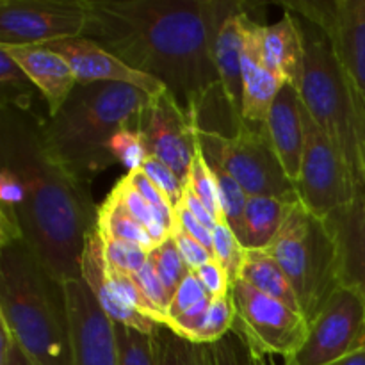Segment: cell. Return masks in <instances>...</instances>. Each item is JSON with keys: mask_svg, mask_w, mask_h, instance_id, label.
<instances>
[{"mask_svg": "<svg viewBox=\"0 0 365 365\" xmlns=\"http://www.w3.org/2000/svg\"><path fill=\"white\" fill-rule=\"evenodd\" d=\"M84 38L127 66L163 82L195 118L216 86V39L241 2L216 0H88Z\"/></svg>", "mask_w": 365, "mask_h": 365, "instance_id": "cell-1", "label": "cell"}, {"mask_svg": "<svg viewBox=\"0 0 365 365\" xmlns=\"http://www.w3.org/2000/svg\"><path fill=\"white\" fill-rule=\"evenodd\" d=\"M0 160L21 184L24 196L16 212L25 242L57 280L82 278V255L98 209L89 185L48 155L39 118L13 107L0 110Z\"/></svg>", "mask_w": 365, "mask_h": 365, "instance_id": "cell-2", "label": "cell"}, {"mask_svg": "<svg viewBox=\"0 0 365 365\" xmlns=\"http://www.w3.org/2000/svg\"><path fill=\"white\" fill-rule=\"evenodd\" d=\"M150 100L141 89L120 82L77 84L53 116L39 118L43 146L71 177L89 185L116 163L110 139L125 128L138 130Z\"/></svg>", "mask_w": 365, "mask_h": 365, "instance_id": "cell-3", "label": "cell"}, {"mask_svg": "<svg viewBox=\"0 0 365 365\" xmlns=\"http://www.w3.org/2000/svg\"><path fill=\"white\" fill-rule=\"evenodd\" d=\"M0 248V319L36 365H73L64 282L25 239Z\"/></svg>", "mask_w": 365, "mask_h": 365, "instance_id": "cell-4", "label": "cell"}, {"mask_svg": "<svg viewBox=\"0 0 365 365\" xmlns=\"http://www.w3.org/2000/svg\"><path fill=\"white\" fill-rule=\"evenodd\" d=\"M303 39L299 95L321 130L348 164L365 203V102L323 29L294 14Z\"/></svg>", "mask_w": 365, "mask_h": 365, "instance_id": "cell-5", "label": "cell"}, {"mask_svg": "<svg viewBox=\"0 0 365 365\" xmlns=\"http://www.w3.org/2000/svg\"><path fill=\"white\" fill-rule=\"evenodd\" d=\"M266 252L291 282L307 323L319 316L342 287V264L337 239L324 217L296 202Z\"/></svg>", "mask_w": 365, "mask_h": 365, "instance_id": "cell-6", "label": "cell"}, {"mask_svg": "<svg viewBox=\"0 0 365 365\" xmlns=\"http://www.w3.org/2000/svg\"><path fill=\"white\" fill-rule=\"evenodd\" d=\"M196 139L207 159L232 175L248 196L299 202L298 185L282 168L266 125H246L234 138L196 130Z\"/></svg>", "mask_w": 365, "mask_h": 365, "instance_id": "cell-7", "label": "cell"}, {"mask_svg": "<svg viewBox=\"0 0 365 365\" xmlns=\"http://www.w3.org/2000/svg\"><path fill=\"white\" fill-rule=\"evenodd\" d=\"M302 116L305 145L298 192L303 205L316 216L328 217L335 210L362 202L348 164L314 121L305 106L302 109Z\"/></svg>", "mask_w": 365, "mask_h": 365, "instance_id": "cell-8", "label": "cell"}, {"mask_svg": "<svg viewBox=\"0 0 365 365\" xmlns=\"http://www.w3.org/2000/svg\"><path fill=\"white\" fill-rule=\"evenodd\" d=\"M365 349V299L355 289L331 294L309 327L305 342L284 359V365H331Z\"/></svg>", "mask_w": 365, "mask_h": 365, "instance_id": "cell-9", "label": "cell"}, {"mask_svg": "<svg viewBox=\"0 0 365 365\" xmlns=\"http://www.w3.org/2000/svg\"><path fill=\"white\" fill-rule=\"evenodd\" d=\"M235 307L234 328L262 355L291 356L309 335L303 314L294 312L285 303L257 291L237 278L232 284Z\"/></svg>", "mask_w": 365, "mask_h": 365, "instance_id": "cell-10", "label": "cell"}, {"mask_svg": "<svg viewBox=\"0 0 365 365\" xmlns=\"http://www.w3.org/2000/svg\"><path fill=\"white\" fill-rule=\"evenodd\" d=\"M88 16V0H2L0 46L48 45L81 38Z\"/></svg>", "mask_w": 365, "mask_h": 365, "instance_id": "cell-11", "label": "cell"}, {"mask_svg": "<svg viewBox=\"0 0 365 365\" xmlns=\"http://www.w3.org/2000/svg\"><path fill=\"white\" fill-rule=\"evenodd\" d=\"M138 130L145 139L150 155L163 160L182 184H187L198 150L196 123L170 91L150 100L141 110Z\"/></svg>", "mask_w": 365, "mask_h": 365, "instance_id": "cell-12", "label": "cell"}, {"mask_svg": "<svg viewBox=\"0 0 365 365\" xmlns=\"http://www.w3.org/2000/svg\"><path fill=\"white\" fill-rule=\"evenodd\" d=\"M73 365H120L114 323L82 278L64 282Z\"/></svg>", "mask_w": 365, "mask_h": 365, "instance_id": "cell-13", "label": "cell"}, {"mask_svg": "<svg viewBox=\"0 0 365 365\" xmlns=\"http://www.w3.org/2000/svg\"><path fill=\"white\" fill-rule=\"evenodd\" d=\"M46 48L53 50L59 56L66 59L71 71L77 77L78 84H89V82H120L128 84L132 88H138L150 95L152 98L166 93V86L163 82L155 81L150 75L141 73L134 68L127 66L121 59H118L114 53L100 46L98 43L84 38H70L61 39V41L43 45Z\"/></svg>", "mask_w": 365, "mask_h": 365, "instance_id": "cell-14", "label": "cell"}, {"mask_svg": "<svg viewBox=\"0 0 365 365\" xmlns=\"http://www.w3.org/2000/svg\"><path fill=\"white\" fill-rule=\"evenodd\" d=\"M317 27L327 32L339 63L365 102V0H334L327 20Z\"/></svg>", "mask_w": 365, "mask_h": 365, "instance_id": "cell-15", "label": "cell"}, {"mask_svg": "<svg viewBox=\"0 0 365 365\" xmlns=\"http://www.w3.org/2000/svg\"><path fill=\"white\" fill-rule=\"evenodd\" d=\"M302 109L303 102L299 89L292 84H285L271 107L266 123L267 134H269L271 145L277 152L278 160L287 177L296 185L299 182L303 145H305Z\"/></svg>", "mask_w": 365, "mask_h": 365, "instance_id": "cell-16", "label": "cell"}, {"mask_svg": "<svg viewBox=\"0 0 365 365\" xmlns=\"http://www.w3.org/2000/svg\"><path fill=\"white\" fill-rule=\"evenodd\" d=\"M20 64L27 77L34 82L48 106V116H53L78 84L70 64L63 56L43 45L2 46Z\"/></svg>", "mask_w": 365, "mask_h": 365, "instance_id": "cell-17", "label": "cell"}, {"mask_svg": "<svg viewBox=\"0 0 365 365\" xmlns=\"http://www.w3.org/2000/svg\"><path fill=\"white\" fill-rule=\"evenodd\" d=\"M82 280L91 289L93 296L96 298L98 305L102 307V310L110 317L113 323L125 324V327L134 328V330L143 331L146 335L155 334L159 323H155L150 317L143 316V314L135 312L134 309L125 305L120 299V296L110 287L109 277H107V260L106 252H103V239L100 235V232L96 230V227L89 234L88 241H86L84 255H82Z\"/></svg>", "mask_w": 365, "mask_h": 365, "instance_id": "cell-18", "label": "cell"}, {"mask_svg": "<svg viewBox=\"0 0 365 365\" xmlns=\"http://www.w3.org/2000/svg\"><path fill=\"white\" fill-rule=\"evenodd\" d=\"M337 239L342 264V285L365 299V203L356 202L324 217Z\"/></svg>", "mask_w": 365, "mask_h": 365, "instance_id": "cell-19", "label": "cell"}, {"mask_svg": "<svg viewBox=\"0 0 365 365\" xmlns=\"http://www.w3.org/2000/svg\"><path fill=\"white\" fill-rule=\"evenodd\" d=\"M242 14L245 6L237 13L230 14L221 25L216 39V68L220 75V84L223 88L228 103L234 109L239 123L245 127L242 106H245V81H242V48H245V34H242Z\"/></svg>", "mask_w": 365, "mask_h": 365, "instance_id": "cell-20", "label": "cell"}, {"mask_svg": "<svg viewBox=\"0 0 365 365\" xmlns=\"http://www.w3.org/2000/svg\"><path fill=\"white\" fill-rule=\"evenodd\" d=\"M262 63L267 70L299 88L303 68V39L294 14L285 11L280 20L264 25Z\"/></svg>", "mask_w": 365, "mask_h": 365, "instance_id": "cell-21", "label": "cell"}, {"mask_svg": "<svg viewBox=\"0 0 365 365\" xmlns=\"http://www.w3.org/2000/svg\"><path fill=\"white\" fill-rule=\"evenodd\" d=\"M239 278L255 287L257 291L285 303L294 312L303 314L291 282L266 250H245Z\"/></svg>", "mask_w": 365, "mask_h": 365, "instance_id": "cell-22", "label": "cell"}, {"mask_svg": "<svg viewBox=\"0 0 365 365\" xmlns=\"http://www.w3.org/2000/svg\"><path fill=\"white\" fill-rule=\"evenodd\" d=\"M292 205L294 203L273 196H248L245 210V250H266L280 232Z\"/></svg>", "mask_w": 365, "mask_h": 365, "instance_id": "cell-23", "label": "cell"}, {"mask_svg": "<svg viewBox=\"0 0 365 365\" xmlns=\"http://www.w3.org/2000/svg\"><path fill=\"white\" fill-rule=\"evenodd\" d=\"M96 230L103 239H120L141 246L148 253L157 248L148 230L132 216L114 191L109 192L106 202L96 209Z\"/></svg>", "mask_w": 365, "mask_h": 365, "instance_id": "cell-24", "label": "cell"}, {"mask_svg": "<svg viewBox=\"0 0 365 365\" xmlns=\"http://www.w3.org/2000/svg\"><path fill=\"white\" fill-rule=\"evenodd\" d=\"M245 81V106L242 118L246 125H266L271 107L277 100L278 93L287 82L264 64L252 68L242 73Z\"/></svg>", "mask_w": 365, "mask_h": 365, "instance_id": "cell-25", "label": "cell"}, {"mask_svg": "<svg viewBox=\"0 0 365 365\" xmlns=\"http://www.w3.org/2000/svg\"><path fill=\"white\" fill-rule=\"evenodd\" d=\"M36 95L41 96L34 82L27 77L20 64L0 46V102L2 107H13L20 113L31 114Z\"/></svg>", "mask_w": 365, "mask_h": 365, "instance_id": "cell-26", "label": "cell"}, {"mask_svg": "<svg viewBox=\"0 0 365 365\" xmlns=\"http://www.w3.org/2000/svg\"><path fill=\"white\" fill-rule=\"evenodd\" d=\"M157 365H212L209 346H200L159 324L153 334Z\"/></svg>", "mask_w": 365, "mask_h": 365, "instance_id": "cell-27", "label": "cell"}, {"mask_svg": "<svg viewBox=\"0 0 365 365\" xmlns=\"http://www.w3.org/2000/svg\"><path fill=\"white\" fill-rule=\"evenodd\" d=\"M113 191L120 196V200L123 202V205L127 207L128 212L148 230L150 237L153 239V242H155L157 246L163 245V242L173 234V225L168 223L166 217H164L159 210L153 209V207L139 195V191L132 185L130 178H128L127 175L114 185Z\"/></svg>", "mask_w": 365, "mask_h": 365, "instance_id": "cell-28", "label": "cell"}, {"mask_svg": "<svg viewBox=\"0 0 365 365\" xmlns=\"http://www.w3.org/2000/svg\"><path fill=\"white\" fill-rule=\"evenodd\" d=\"M210 170H212L214 178H216L217 184V192H220V202L221 209H223L225 221L230 225V228L234 230L235 237L239 239L242 246L246 242V228H245V210L246 203H248V195L242 191L241 185L237 184L232 175H228L220 164H216L214 160L207 159Z\"/></svg>", "mask_w": 365, "mask_h": 365, "instance_id": "cell-29", "label": "cell"}, {"mask_svg": "<svg viewBox=\"0 0 365 365\" xmlns=\"http://www.w3.org/2000/svg\"><path fill=\"white\" fill-rule=\"evenodd\" d=\"M234 323L235 307L230 291V294L217 296V298L210 299L209 309L200 317L187 341L200 346H212L214 342L223 339L234 328Z\"/></svg>", "mask_w": 365, "mask_h": 365, "instance_id": "cell-30", "label": "cell"}, {"mask_svg": "<svg viewBox=\"0 0 365 365\" xmlns=\"http://www.w3.org/2000/svg\"><path fill=\"white\" fill-rule=\"evenodd\" d=\"M114 335L118 346V364L157 365L153 335H146L120 323H114Z\"/></svg>", "mask_w": 365, "mask_h": 365, "instance_id": "cell-31", "label": "cell"}, {"mask_svg": "<svg viewBox=\"0 0 365 365\" xmlns=\"http://www.w3.org/2000/svg\"><path fill=\"white\" fill-rule=\"evenodd\" d=\"M212 365H269L239 330L232 328L223 339L209 346Z\"/></svg>", "mask_w": 365, "mask_h": 365, "instance_id": "cell-32", "label": "cell"}, {"mask_svg": "<svg viewBox=\"0 0 365 365\" xmlns=\"http://www.w3.org/2000/svg\"><path fill=\"white\" fill-rule=\"evenodd\" d=\"M148 260L150 264L155 267L157 274H159V278L163 280L164 287L168 289V292H170L171 298H173L178 285L182 284V280H184L189 274V271H191L187 267V264H185V260L182 259L173 235H170L163 245L157 246V248L150 253Z\"/></svg>", "mask_w": 365, "mask_h": 365, "instance_id": "cell-33", "label": "cell"}, {"mask_svg": "<svg viewBox=\"0 0 365 365\" xmlns=\"http://www.w3.org/2000/svg\"><path fill=\"white\" fill-rule=\"evenodd\" d=\"M189 184H191L192 191L196 192L200 200L203 202V205L210 210L214 217H216L217 223H223V209H221L220 202V192H217V184L216 178H214L212 170H210L209 163H207L205 153L202 152V148L196 150L195 160H192L191 173H189Z\"/></svg>", "mask_w": 365, "mask_h": 365, "instance_id": "cell-34", "label": "cell"}, {"mask_svg": "<svg viewBox=\"0 0 365 365\" xmlns=\"http://www.w3.org/2000/svg\"><path fill=\"white\" fill-rule=\"evenodd\" d=\"M212 245H214V259L216 262L221 264L225 271H227L228 278L234 284L239 278V269H241L242 255H245V246L239 242L235 237L234 230L227 221L217 225L212 232Z\"/></svg>", "mask_w": 365, "mask_h": 365, "instance_id": "cell-35", "label": "cell"}, {"mask_svg": "<svg viewBox=\"0 0 365 365\" xmlns=\"http://www.w3.org/2000/svg\"><path fill=\"white\" fill-rule=\"evenodd\" d=\"M109 152L113 153L116 163L123 164L128 171L141 170L145 160L150 157L141 132L130 130V128H125V130L118 132L110 139Z\"/></svg>", "mask_w": 365, "mask_h": 365, "instance_id": "cell-36", "label": "cell"}, {"mask_svg": "<svg viewBox=\"0 0 365 365\" xmlns=\"http://www.w3.org/2000/svg\"><path fill=\"white\" fill-rule=\"evenodd\" d=\"M103 252H106V260L109 267L130 274V277L148 262L150 257V253L141 246L120 241V239H103Z\"/></svg>", "mask_w": 365, "mask_h": 365, "instance_id": "cell-37", "label": "cell"}, {"mask_svg": "<svg viewBox=\"0 0 365 365\" xmlns=\"http://www.w3.org/2000/svg\"><path fill=\"white\" fill-rule=\"evenodd\" d=\"M132 278L135 280L138 287L141 289L145 298L148 299L150 305L160 314L164 324H166V312H168V307H170L171 303V294L168 292V289L164 287L163 280H160L159 274H157L155 267H153L148 260V262H146L138 273L132 274Z\"/></svg>", "mask_w": 365, "mask_h": 365, "instance_id": "cell-38", "label": "cell"}, {"mask_svg": "<svg viewBox=\"0 0 365 365\" xmlns=\"http://www.w3.org/2000/svg\"><path fill=\"white\" fill-rule=\"evenodd\" d=\"M146 173V177L160 189L164 196L168 198V202L173 207H177L182 200V192H184V184L180 182V178L173 173L170 166L159 160L157 157L150 155L148 159L145 160L141 168Z\"/></svg>", "mask_w": 365, "mask_h": 365, "instance_id": "cell-39", "label": "cell"}, {"mask_svg": "<svg viewBox=\"0 0 365 365\" xmlns=\"http://www.w3.org/2000/svg\"><path fill=\"white\" fill-rule=\"evenodd\" d=\"M127 177L130 178L132 185L139 191V195L150 203L155 210H159L164 217H166L168 223H171L173 227H177V220H175V207L168 202L166 196L160 192V189L146 177V173L143 170L128 171Z\"/></svg>", "mask_w": 365, "mask_h": 365, "instance_id": "cell-40", "label": "cell"}, {"mask_svg": "<svg viewBox=\"0 0 365 365\" xmlns=\"http://www.w3.org/2000/svg\"><path fill=\"white\" fill-rule=\"evenodd\" d=\"M171 235H173L175 242H177L182 259L185 260V264H187V267L191 271H196L198 267L205 266L210 260H216L212 253H210L205 246H202L196 239H192L191 235L185 234L180 227H175Z\"/></svg>", "mask_w": 365, "mask_h": 365, "instance_id": "cell-41", "label": "cell"}, {"mask_svg": "<svg viewBox=\"0 0 365 365\" xmlns=\"http://www.w3.org/2000/svg\"><path fill=\"white\" fill-rule=\"evenodd\" d=\"M196 274V278L200 280V284L205 287V291L209 292L210 298H217V296H227L232 291V282L228 278L227 271L221 267L220 262L216 260H210L205 266L198 267L196 271H192Z\"/></svg>", "mask_w": 365, "mask_h": 365, "instance_id": "cell-42", "label": "cell"}, {"mask_svg": "<svg viewBox=\"0 0 365 365\" xmlns=\"http://www.w3.org/2000/svg\"><path fill=\"white\" fill-rule=\"evenodd\" d=\"M175 220H177V227H180L185 234H189L192 239H196L200 245L205 246V248L214 255L212 232H210L205 225L200 223V221L196 220L185 207H182L180 203L175 207Z\"/></svg>", "mask_w": 365, "mask_h": 365, "instance_id": "cell-43", "label": "cell"}, {"mask_svg": "<svg viewBox=\"0 0 365 365\" xmlns=\"http://www.w3.org/2000/svg\"><path fill=\"white\" fill-rule=\"evenodd\" d=\"M0 365H36L16 344L7 324L0 319Z\"/></svg>", "mask_w": 365, "mask_h": 365, "instance_id": "cell-44", "label": "cell"}, {"mask_svg": "<svg viewBox=\"0 0 365 365\" xmlns=\"http://www.w3.org/2000/svg\"><path fill=\"white\" fill-rule=\"evenodd\" d=\"M180 205L185 207V209H187L189 212H191L192 216H195L196 220L200 221V223L205 225V227L209 228L210 232H214V228H216L217 225H220L216 221V217H214L212 214H210V210L207 209L205 205H203L202 200H200L198 196H196V192L192 191V187H191V184H189V182L184 185V192H182Z\"/></svg>", "mask_w": 365, "mask_h": 365, "instance_id": "cell-45", "label": "cell"}, {"mask_svg": "<svg viewBox=\"0 0 365 365\" xmlns=\"http://www.w3.org/2000/svg\"><path fill=\"white\" fill-rule=\"evenodd\" d=\"M331 365H365V349L353 353V355L346 356V359L339 360V362H335Z\"/></svg>", "mask_w": 365, "mask_h": 365, "instance_id": "cell-46", "label": "cell"}]
</instances>
